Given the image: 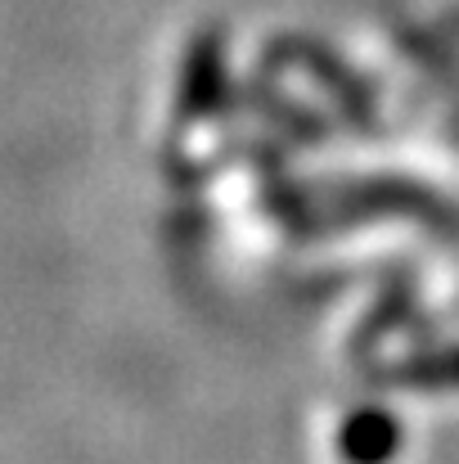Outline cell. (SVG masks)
<instances>
[{
	"label": "cell",
	"mask_w": 459,
	"mask_h": 464,
	"mask_svg": "<svg viewBox=\"0 0 459 464\" xmlns=\"http://www.w3.org/2000/svg\"><path fill=\"white\" fill-rule=\"evenodd\" d=\"M401 451V424L383 406H360L338 433V456L347 464H387Z\"/></svg>",
	"instance_id": "1"
},
{
	"label": "cell",
	"mask_w": 459,
	"mask_h": 464,
	"mask_svg": "<svg viewBox=\"0 0 459 464\" xmlns=\"http://www.w3.org/2000/svg\"><path fill=\"white\" fill-rule=\"evenodd\" d=\"M392 379L397 383H415V388H459V347L415 356L401 370H392Z\"/></svg>",
	"instance_id": "2"
}]
</instances>
